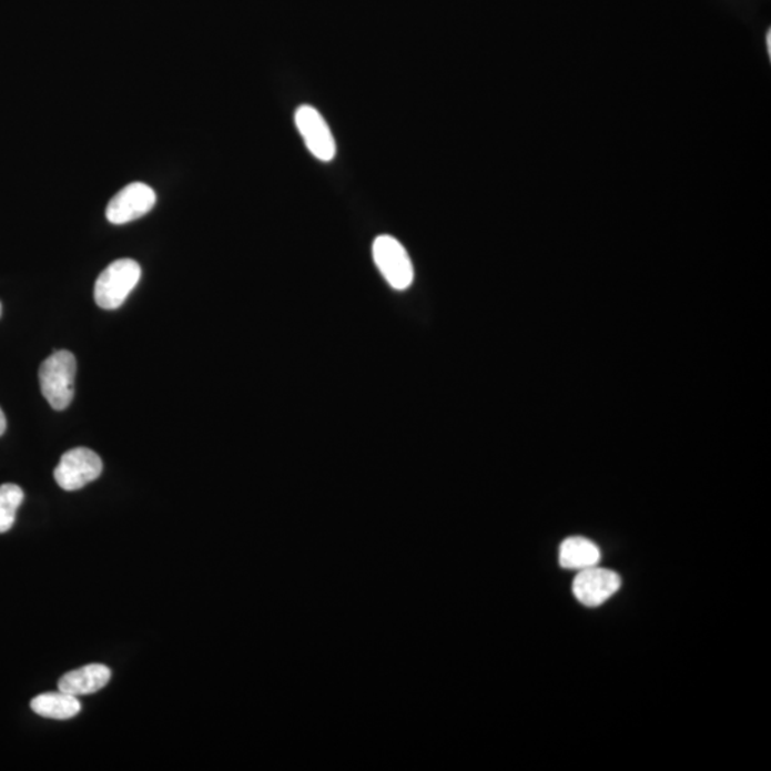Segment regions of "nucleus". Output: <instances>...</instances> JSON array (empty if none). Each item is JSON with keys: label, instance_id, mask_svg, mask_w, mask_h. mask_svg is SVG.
<instances>
[{"label": "nucleus", "instance_id": "nucleus-1", "mask_svg": "<svg viewBox=\"0 0 771 771\" xmlns=\"http://www.w3.org/2000/svg\"><path fill=\"white\" fill-rule=\"evenodd\" d=\"M77 359L69 351H58L49 356L39 369V383L44 399L54 410H64L74 396Z\"/></svg>", "mask_w": 771, "mask_h": 771}, {"label": "nucleus", "instance_id": "nucleus-2", "mask_svg": "<svg viewBox=\"0 0 771 771\" xmlns=\"http://www.w3.org/2000/svg\"><path fill=\"white\" fill-rule=\"evenodd\" d=\"M141 265L133 258L114 261L94 283V302L104 311L121 307L141 281Z\"/></svg>", "mask_w": 771, "mask_h": 771}, {"label": "nucleus", "instance_id": "nucleus-3", "mask_svg": "<svg viewBox=\"0 0 771 771\" xmlns=\"http://www.w3.org/2000/svg\"><path fill=\"white\" fill-rule=\"evenodd\" d=\"M373 261L382 276L396 291H406L415 278V271L406 248L397 239L389 235L376 237L373 242Z\"/></svg>", "mask_w": 771, "mask_h": 771}, {"label": "nucleus", "instance_id": "nucleus-4", "mask_svg": "<svg viewBox=\"0 0 771 771\" xmlns=\"http://www.w3.org/2000/svg\"><path fill=\"white\" fill-rule=\"evenodd\" d=\"M102 470L103 463L97 453L87 447H77L61 457L54 469V480L63 490L74 491L99 479Z\"/></svg>", "mask_w": 771, "mask_h": 771}, {"label": "nucleus", "instance_id": "nucleus-5", "mask_svg": "<svg viewBox=\"0 0 771 771\" xmlns=\"http://www.w3.org/2000/svg\"><path fill=\"white\" fill-rule=\"evenodd\" d=\"M156 205V193L146 183L134 182L112 197L106 207L108 221L113 225L136 221L148 215Z\"/></svg>", "mask_w": 771, "mask_h": 771}, {"label": "nucleus", "instance_id": "nucleus-6", "mask_svg": "<svg viewBox=\"0 0 771 771\" xmlns=\"http://www.w3.org/2000/svg\"><path fill=\"white\" fill-rule=\"evenodd\" d=\"M298 133L302 134L308 151L322 162H331L336 156V142L321 112L308 104L298 108L295 114Z\"/></svg>", "mask_w": 771, "mask_h": 771}, {"label": "nucleus", "instance_id": "nucleus-7", "mask_svg": "<svg viewBox=\"0 0 771 771\" xmlns=\"http://www.w3.org/2000/svg\"><path fill=\"white\" fill-rule=\"evenodd\" d=\"M620 586V576L616 571L595 566L580 570L576 576L574 595L581 605L597 607L616 595Z\"/></svg>", "mask_w": 771, "mask_h": 771}, {"label": "nucleus", "instance_id": "nucleus-8", "mask_svg": "<svg viewBox=\"0 0 771 771\" xmlns=\"http://www.w3.org/2000/svg\"><path fill=\"white\" fill-rule=\"evenodd\" d=\"M111 669L104 665H89L84 668L69 671L59 680V690L63 693L74 696H87L98 693L111 681Z\"/></svg>", "mask_w": 771, "mask_h": 771}, {"label": "nucleus", "instance_id": "nucleus-9", "mask_svg": "<svg viewBox=\"0 0 771 771\" xmlns=\"http://www.w3.org/2000/svg\"><path fill=\"white\" fill-rule=\"evenodd\" d=\"M600 550L585 537H569L559 549V564L567 570H585L599 565Z\"/></svg>", "mask_w": 771, "mask_h": 771}, {"label": "nucleus", "instance_id": "nucleus-10", "mask_svg": "<svg viewBox=\"0 0 771 771\" xmlns=\"http://www.w3.org/2000/svg\"><path fill=\"white\" fill-rule=\"evenodd\" d=\"M31 708L34 713L42 716V718L68 720L81 713L82 706L78 698L59 690L58 693L37 696L31 701Z\"/></svg>", "mask_w": 771, "mask_h": 771}, {"label": "nucleus", "instance_id": "nucleus-11", "mask_svg": "<svg viewBox=\"0 0 771 771\" xmlns=\"http://www.w3.org/2000/svg\"><path fill=\"white\" fill-rule=\"evenodd\" d=\"M23 497V490L18 485L7 484L0 486V535L7 534V531L12 529Z\"/></svg>", "mask_w": 771, "mask_h": 771}, {"label": "nucleus", "instance_id": "nucleus-12", "mask_svg": "<svg viewBox=\"0 0 771 771\" xmlns=\"http://www.w3.org/2000/svg\"><path fill=\"white\" fill-rule=\"evenodd\" d=\"M4 430H7V417H4V413L0 409V436L3 435Z\"/></svg>", "mask_w": 771, "mask_h": 771}, {"label": "nucleus", "instance_id": "nucleus-13", "mask_svg": "<svg viewBox=\"0 0 771 771\" xmlns=\"http://www.w3.org/2000/svg\"><path fill=\"white\" fill-rule=\"evenodd\" d=\"M765 41H768V52L769 57L771 54V31L768 32V38H765Z\"/></svg>", "mask_w": 771, "mask_h": 771}, {"label": "nucleus", "instance_id": "nucleus-14", "mask_svg": "<svg viewBox=\"0 0 771 771\" xmlns=\"http://www.w3.org/2000/svg\"><path fill=\"white\" fill-rule=\"evenodd\" d=\"M0 316H2V305H0Z\"/></svg>", "mask_w": 771, "mask_h": 771}]
</instances>
